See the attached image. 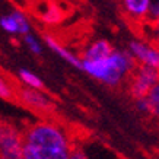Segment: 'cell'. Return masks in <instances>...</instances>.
I'll list each match as a JSON object with an SVG mask.
<instances>
[{"label":"cell","mask_w":159,"mask_h":159,"mask_svg":"<svg viewBox=\"0 0 159 159\" xmlns=\"http://www.w3.org/2000/svg\"><path fill=\"white\" fill-rule=\"evenodd\" d=\"M72 143L60 125L38 121L24 131V159H70Z\"/></svg>","instance_id":"6da1fadb"},{"label":"cell","mask_w":159,"mask_h":159,"mask_svg":"<svg viewBox=\"0 0 159 159\" xmlns=\"http://www.w3.org/2000/svg\"><path fill=\"white\" fill-rule=\"evenodd\" d=\"M139 64L129 50H114L110 57L99 61L82 60V70L102 82L107 86H120L124 80H129Z\"/></svg>","instance_id":"7a4b0ae2"},{"label":"cell","mask_w":159,"mask_h":159,"mask_svg":"<svg viewBox=\"0 0 159 159\" xmlns=\"http://www.w3.org/2000/svg\"><path fill=\"white\" fill-rule=\"evenodd\" d=\"M114 50L116 48H112V45L107 39H95L85 48L82 60H85V61H99V60L110 57Z\"/></svg>","instance_id":"52a82bcc"},{"label":"cell","mask_w":159,"mask_h":159,"mask_svg":"<svg viewBox=\"0 0 159 159\" xmlns=\"http://www.w3.org/2000/svg\"><path fill=\"white\" fill-rule=\"evenodd\" d=\"M0 26L3 31L9 32V34H20V25L18 19L13 16V13L2 16L0 18Z\"/></svg>","instance_id":"8fae6325"},{"label":"cell","mask_w":159,"mask_h":159,"mask_svg":"<svg viewBox=\"0 0 159 159\" xmlns=\"http://www.w3.org/2000/svg\"><path fill=\"white\" fill-rule=\"evenodd\" d=\"M44 41L47 44V47H48L50 50H53L57 56H60L64 61H67L69 64H72V66H75V67H77V69H82V58H79V56L72 53V51L67 50L66 47L60 45V44L56 41V38H53L51 35H45V37H44Z\"/></svg>","instance_id":"9c48e42d"},{"label":"cell","mask_w":159,"mask_h":159,"mask_svg":"<svg viewBox=\"0 0 159 159\" xmlns=\"http://www.w3.org/2000/svg\"><path fill=\"white\" fill-rule=\"evenodd\" d=\"M70 159H88V156H86V153H85L82 149L73 148L72 155H70Z\"/></svg>","instance_id":"ac0fdd59"},{"label":"cell","mask_w":159,"mask_h":159,"mask_svg":"<svg viewBox=\"0 0 159 159\" xmlns=\"http://www.w3.org/2000/svg\"><path fill=\"white\" fill-rule=\"evenodd\" d=\"M158 18H159V0H152L149 7V15H148V20L150 24H153Z\"/></svg>","instance_id":"e0dca14e"},{"label":"cell","mask_w":159,"mask_h":159,"mask_svg":"<svg viewBox=\"0 0 159 159\" xmlns=\"http://www.w3.org/2000/svg\"><path fill=\"white\" fill-rule=\"evenodd\" d=\"M152 0H121L125 15L133 20H148Z\"/></svg>","instance_id":"ba28073f"},{"label":"cell","mask_w":159,"mask_h":159,"mask_svg":"<svg viewBox=\"0 0 159 159\" xmlns=\"http://www.w3.org/2000/svg\"><path fill=\"white\" fill-rule=\"evenodd\" d=\"M43 19L45 20V22H48V24H56V22H58V20H60V13H58V9H57V7H54V6L48 7V10L43 15Z\"/></svg>","instance_id":"2e32d148"},{"label":"cell","mask_w":159,"mask_h":159,"mask_svg":"<svg viewBox=\"0 0 159 159\" xmlns=\"http://www.w3.org/2000/svg\"><path fill=\"white\" fill-rule=\"evenodd\" d=\"M24 133L0 121V159H24Z\"/></svg>","instance_id":"277c9868"},{"label":"cell","mask_w":159,"mask_h":159,"mask_svg":"<svg viewBox=\"0 0 159 159\" xmlns=\"http://www.w3.org/2000/svg\"><path fill=\"white\" fill-rule=\"evenodd\" d=\"M129 51L134 57L137 64L140 66H148L159 72V47L148 44L145 41L133 39L129 44Z\"/></svg>","instance_id":"5b68a950"},{"label":"cell","mask_w":159,"mask_h":159,"mask_svg":"<svg viewBox=\"0 0 159 159\" xmlns=\"http://www.w3.org/2000/svg\"><path fill=\"white\" fill-rule=\"evenodd\" d=\"M18 76H19V80L24 83L26 88L43 91L44 82L41 80V77H39L38 75H35L34 72H31L28 69H20L19 72H18Z\"/></svg>","instance_id":"30bf717a"},{"label":"cell","mask_w":159,"mask_h":159,"mask_svg":"<svg viewBox=\"0 0 159 159\" xmlns=\"http://www.w3.org/2000/svg\"><path fill=\"white\" fill-rule=\"evenodd\" d=\"M148 99L150 104V116L159 121V83L150 91Z\"/></svg>","instance_id":"7c38bea8"},{"label":"cell","mask_w":159,"mask_h":159,"mask_svg":"<svg viewBox=\"0 0 159 159\" xmlns=\"http://www.w3.org/2000/svg\"><path fill=\"white\" fill-rule=\"evenodd\" d=\"M16 97L20 101V104L26 105L31 110L39 111V112H47L53 110V101L50 99L47 93L38 91V89H31V88H19L16 91Z\"/></svg>","instance_id":"8992f818"},{"label":"cell","mask_w":159,"mask_h":159,"mask_svg":"<svg viewBox=\"0 0 159 159\" xmlns=\"http://www.w3.org/2000/svg\"><path fill=\"white\" fill-rule=\"evenodd\" d=\"M24 43L26 44V47H28L34 54H41L43 53V45L39 44V41L35 38L32 34L24 35Z\"/></svg>","instance_id":"5bb4252c"},{"label":"cell","mask_w":159,"mask_h":159,"mask_svg":"<svg viewBox=\"0 0 159 159\" xmlns=\"http://www.w3.org/2000/svg\"><path fill=\"white\" fill-rule=\"evenodd\" d=\"M152 25H153L155 32H156V34L159 35V18H158V19H156V20H155V22H153V24H152Z\"/></svg>","instance_id":"d6986e66"},{"label":"cell","mask_w":159,"mask_h":159,"mask_svg":"<svg viewBox=\"0 0 159 159\" xmlns=\"http://www.w3.org/2000/svg\"><path fill=\"white\" fill-rule=\"evenodd\" d=\"M16 95V91H13V88L7 80L5 79V76L0 73V97L5 99H10Z\"/></svg>","instance_id":"4fadbf2b"},{"label":"cell","mask_w":159,"mask_h":159,"mask_svg":"<svg viewBox=\"0 0 159 159\" xmlns=\"http://www.w3.org/2000/svg\"><path fill=\"white\" fill-rule=\"evenodd\" d=\"M134 108L137 112L145 114V116H150V104L148 98H140V99H134Z\"/></svg>","instance_id":"9a60e30c"},{"label":"cell","mask_w":159,"mask_h":159,"mask_svg":"<svg viewBox=\"0 0 159 159\" xmlns=\"http://www.w3.org/2000/svg\"><path fill=\"white\" fill-rule=\"evenodd\" d=\"M159 83V72L148 66H137L130 79L127 80V91L134 99L148 98L150 91Z\"/></svg>","instance_id":"3957f363"}]
</instances>
